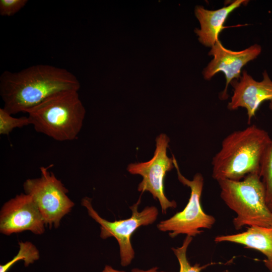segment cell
I'll return each instance as SVG.
<instances>
[{
  "label": "cell",
  "mask_w": 272,
  "mask_h": 272,
  "mask_svg": "<svg viewBox=\"0 0 272 272\" xmlns=\"http://www.w3.org/2000/svg\"><path fill=\"white\" fill-rule=\"evenodd\" d=\"M80 88L73 74L47 64L31 66L18 72L6 71L0 77L3 108L11 114L26 112L56 93L79 91Z\"/></svg>",
  "instance_id": "6da1fadb"
},
{
  "label": "cell",
  "mask_w": 272,
  "mask_h": 272,
  "mask_svg": "<svg viewBox=\"0 0 272 272\" xmlns=\"http://www.w3.org/2000/svg\"><path fill=\"white\" fill-rule=\"evenodd\" d=\"M270 140L266 131L254 124L230 133L212 159V177L217 181L240 180L248 174H259Z\"/></svg>",
  "instance_id": "7a4b0ae2"
},
{
  "label": "cell",
  "mask_w": 272,
  "mask_h": 272,
  "mask_svg": "<svg viewBox=\"0 0 272 272\" xmlns=\"http://www.w3.org/2000/svg\"><path fill=\"white\" fill-rule=\"evenodd\" d=\"M26 112L37 132L62 142L77 138L86 110L78 91L67 90L48 97Z\"/></svg>",
  "instance_id": "3957f363"
},
{
  "label": "cell",
  "mask_w": 272,
  "mask_h": 272,
  "mask_svg": "<svg viewBox=\"0 0 272 272\" xmlns=\"http://www.w3.org/2000/svg\"><path fill=\"white\" fill-rule=\"evenodd\" d=\"M217 182L221 199L236 215L233 220L236 230L246 225L272 227V211L266 202L259 173L248 174L240 180L222 179Z\"/></svg>",
  "instance_id": "277c9868"
},
{
  "label": "cell",
  "mask_w": 272,
  "mask_h": 272,
  "mask_svg": "<svg viewBox=\"0 0 272 272\" xmlns=\"http://www.w3.org/2000/svg\"><path fill=\"white\" fill-rule=\"evenodd\" d=\"M172 158L178 178L184 185L190 188V195L188 203L182 211L161 221L157 225V228L162 232L168 231L171 238L180 234L193 237L202 232L200 229L212 228L216 219L213 216L206 214L201 207L200 199L204 183L201 174L196 173L192 180L187 179L181 173L173 155Z\"/></svg>",
  "instance_id": "5b68a950"
},
{
  "label": "cell",
  "mask_w": 272,
  "mask_h": 272,
  "mask_svg": "<svg viewBox=\"0 0 272 272\" xmlns=\"http://www.w3.org/2000/svg\"><path fill=\"white\" fill-rule=\"evenodd\" d=\"M51 166L41 167L40 176L27 179L23 188L25 193L30 195L36 203L45 224L50 228H57L61 220L71 212L75 203L67 195V189L48 170Z\"/></svg>",
  "instance_id": "8992f818"
},
{
  "label": "cell",
  "mask_w": 272,
  "mask_h": 272,
  "mask_svg": "<svg viewBox=\"0 0 272 272\" xmlns=\"http://www.w3.org/2000/svg\"><path fill=\"white\" fill-rule=\"evenodd\" d=\"M140 202L141 196L135 203L130 207L132 212L130 218L110 222L99 216L93 208L90 198L85 197L82 200V205L86 208L89 215L100 225V237L104 239L112 237L117 240L122 266L130 264L134 257L130 240L133 233L141 226L153 224L158 215V210L154 206L146 207L139 212Z\"/></svg>",
  "instance_id": "52a82bcc"
},
{
  "label": "cell",
  "mask_w": 272,
  "mask_h": 272,
  "mask_svg": "<svg viewBox=\"0 0 272 272\" xmlns=\"http://www.w3.org/2000/svg\"><path fill=\"white\" fill-rule=\"evenodd\" d=\"M169 142L166 134H160L156 139V149L153 158L147 162L131 163L127 167L130 174L143 177L138 187V191L142 193L150 192L155 199L159 200L163 214H166L167 209L177 207L176 202L169 200L164 192L166 174L175 167L173 158L167 155Z\"/></svg>",
  "instance_id": "ba28073f"
},
{
  "label": "cell",
  "mask_w": 272,
  "mask_h": 272,
  "mask_svg": "<svg viewBox=\"0 0 272 272\" xmlns=\"http://www.w3.org/2000/svg\"><path fill=\"white\" fill-rule=\"evenodd\" d=\"M45 223L32 197L26 193L17 195L6 202L0 212V232L6 235L31 231L41 235Z\"/></svg>",
  "instance_id": "9c48e42d"
},
{
  "label": "cell",
  "mask_w": 272,
  "mask_h": 272,
  "mask_svg": "<svg viewBox=\"0 0 272 272\" xmlns=\"http://www.w3.org/2000/svg\"><path fill=\"white\" fill-rule=\"evenodd\" d=\"M260 45L255 44L240 51H233L223 46L219 40L209 52L213 59L204 69L202 75L205 80H210L216 74L223 72L226 79L224 90L220 95L221 100L228 98V85L234 80H239L242 67L256 58L261 52Z\"/></svg>",
  "instance_id": "30bf717a"
},
{
  "label": "cell",
  "mask_w": 272,
  "mask_h": 272,
  "mask_svg": "<svg viewBox=\"0 0 272 272\" xmlns=\"http://www.w3.org/2000/svg\"><path fill=\"white\" fill-rule=\"evenodd\" d=\"M231 84L233 94L227 107L230 110L240 107L246 109L248 124L260 104L264 101L272 100V80L266 70L262 73L260 81H256L244 70L239 79L233 80Z\"/></svg>",
  "instance_id": "8fae6325"
},
{
  "label": "cell",
  "mask_w": 272,
  "mask_h": 272,
  "mask_svg": "<svg viewBox=\"0 0 272 272\" xmlns=\"http://www.w3.org/2000/svg\"><path fill=\"white\" fill-rule=\"evenodd\" d=\"M249 1L235 0L222 8L210 10L202 6L195 8V15L200 24V28L194 32L199 42L206 47H212L219 40V35L225 27L224 24L230 14L242 5Z\"/></svg>",
  "instance_id": "7c38bea8"
},
{
  "label": "cell",
  "mask_w": 272,
  "mask_h": 272,
  "mask_svg": "<svg viewBox=\"0 0 272 272\" xmlns=\"http://www.w3.org/2000/svg\"><path fill=\"white\" fill-rule=\"evenodd\" d=\"M214 241L240 244L259 251L266 257L265 266L272 272V227L251 226L240 233L217 236Z\"/></svg>",
  "instance_id": "4fadbf2b"
},
{
  "label": "cell",
  "mask_w": 272,
  "mask_h": 272,
  "mask_svg": "<svg viewBox=\"0 0 272 272\" xmlns=\"http://www.w3.org/2000/svg\"><path fill=\"white\" fill-rule=\"evenodd\" d=\"M19 249L17 255L11 260L0 265V272H7L14 264L20 260H23L25 266H27L39 259V250L32 243L21 241L19 242Z\"/></svg>",
  "instance_id": "5bb4252c"
},
{
  "label": "cell",
  "mask_w": 272,
  "mask_h": 272,
  "mask_svg": "<svg viewBox=\"0 0 272 272\" xmlns=\"http://www.w3.org/2000/svg\"><path fill=\"white\" fill-rule=\"evenodd\" d=\"M267 205L272 203V137L263 156L259 173Z\"/></svg>",
  "instance_id": "9a60e30c"
},
{
  "label": "cell",
  "mask_w": 272,
  "mask_h": 272,
  "mask_svg": "<svg viewBox=\"0 0 272 272\" xmlns=\"http://www.w3.org/2000/svg\"><path fill=\"white\" fill-rule=\"evenodd\" d=\"M192 237L186 236L180 247L172 248L175 255L177 257L179 264V272H200L205 266H200L199 264L193 265L188 261L186 252L187 248L192 240Z\"/></svg>",
  "instance_id": "2e32d148"
},
{
  "label": "cell",
  "mask_w": 272,
  "mask_h": 272,
  "mask_svg": "<svg viewBox=\"0 0 272 272\" xmlns=\"http://www.w3.org/2000/svg\"><path fill=\"white\" fill-rule=\"evenodd\" d=\"M30 124L28 117H14L3 108H0V134L8 135L16 128Z\"/></svg>",
  "instance_id": "e0dca14e"
},
{
  "label": "cell",
  "mask_w": 272,
  "mask_h": 272,
  "mask_svg": "<svg viewBox=\"0 0 272 272\" xmlns=\"http://www.w3.org/2000/svg\"><path fill=\"white\" fill-rule=\"evenodd\" d=\"M28 3L27 0H1L0 14L11 16L18 12Z\"/></svg>",
  "instance_id": "ac0fdd59"
},
{
  "label": "cell",
  "mask_w": 272,
  "mask_h": 272,
  "mask_svg": "<svg viewBox=\"0 0 272 272\" xmlns=\"http://www.w3.org/2000/svg\"><path fill=\"white\" fill-rule=\"evenodd\" d=\"M157 267H154L148 270H143L138 268L132 269L131 272H165L163 271H159Z\"/></svg>",
  "instance_id": "d6986e66"
},
{
  "label": "cell",
  "mask_w": 272,
  "mask_h": 272,
  "mask_svg": "<svg viewBox=\"0 0 272 272\" xmlns=\"http://www.w3.org/2000/svg\"><path fill=\"white\" fill-rule=\"evenodd\" d=\"M101 272H125L124 271H120L114 269L111 266L106 265Z\"/></svg>",
  "instance_id": "ffe728a7"
},
{
  "label": "cell",
  "mask_w": 272,
  "mask_h": 272,
  "mask_svg": "<svg viewBox=\"0 0 272 272\" xmlns=\"http://www.w3.org/2000/svg\"><path fill=\"white\" fill-rule=\"evenodd\" d=\"M269 108L272 111V100L270 101V103L269 104Z\"/></svg>",
  "instance_id": "44dd1931"
},
{
  "label": "cell",
  "mask_w": 272,
  "mask_h": 272,
  "mask_svg": "<svg viewBox=\"0 0 272 272\" xmlns=\"http://www.w3.org/2000/svg\"><path fill=\"white\" fill-rule=\"evenodd\" d=\"M268 207L270 209V210L271 211H272V203H270V204L268 205Z\"/></svg>",
  "instance_id": "7402d4cb"
}]
</instances>
